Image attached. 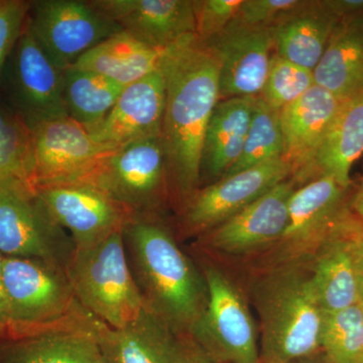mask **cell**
<instances>
[{
    "mask_svg": "<svg viewBox=\"0 0 363 363\" xmlns=\"http://www.w3.org/2000/svg\"><path fill=\"white\" fill-rule=\"evenodd\" d=\"M159 69L166 83L161 142L169 186L185 206L199 190L205 133L220 101L218 63L192 35L164 50Z\"/></svg>",
    "mask_w": 363,
    "mask_h": 363,
    "instance_id": "6da1fadb",
    "label": "cell"
},
{
    "mask_svg": "<svg viewBox=\"0 0 363 363\" xmlns=\"http://www.w3.org/2000/svg\"><path fill=\"white\" fill-rule=\"evenodd\" d=\"M131 272L145 308L173 330L194 339L206 312L202 272L155 215H135L123 228Z\"/></svg>",
    "mask_w": 363,
    "mask_h": 363,
    "instance_id": "7a4b0ae2",
    "label": "cell"
},
{
    "mask_svg": "<svg viewBox=\"0 0 363 363\" xmlns=\"http://www.w3.org/2000/svg\"><path fill=\"white\" fill-rule=\"evenodd\" d=\"M259 363H292L321 353L322 312L310 272L279 267L257 281Z\"/></svg>",
    "mask_w": 363,
    "mask_h": 363,
    "instance_id": "3957f363",
    "label": "cell"
},
{
    "mask_svg": "<svg viewBox=\"0 0 363 363\" xmlns=\"http://www.w3.org/2000/svg\"><path fill=\"white\" fill-rule=\"evenodd\" d=\"M2 281L13 324L11 340L52 332H94L98 319L78 302L64 267L2 257Z\"/></svg>",
    "mask_w": 363,
    "mask_h": 363,
    "instance_id": "277c9868",
    "label": "cell"
},
{
    "mask_svg": "<svg viewBox=\"0 0 363 363\" xmlns=\"http://www.w3.org/2000/svg\"><path fill=\"white\" fill-rule=\"evenodd\" d=\"M65 272L80 305L112 329L130 326L145 310L128 264L123 229L74 248Z\"/></svg>",
    "mask_w": 363,
    "mask_h": 363,
    "instance_id": "5b68a950",
    "label": "cell"
},
{
    "mask_svg": "<svg viewBox=\"0 0 363 363\" xmlns=\"http://www.w3.org/2000/svg\"><path fill=\"white\" fill-rule=\"evenodd\" d=\"M71 236L48 213L30 184L0 182V255L44 260L64 267L74 252Z\"/></svg>",
    "mask_w": 363,
    "mask_h": 363,
    "instance_id": "8992f818",
    "label": "cell"
},
{
    "mask_svg": "<svg viewBox=\"0 0 363 363\" xmlns=\"http://www.w3.org/2000/svg\"><path fill=\"white\" fill-rule=\"evenodd\" d=\"M202 274L208 303L194 340L215 363H259L257 329L240 291L216 267Z\"/></svg>",
    "mask_w": 363,
    "mask_h": 363,
    "instance_id": "52a82bcc",
    "label": "cell"
},
{
    "mask_svg": "<svg viewBox=\"0 0 363 363\" xmlns=\"http://www.w3.org/2000/svg\"><path fill=\"white\" fill-rule=\"evenodd\" d=\"M32 130L35 189L86 183L117 150L96 142L70 116L42 121Z\"/></svg>",
    "mask_w": 363,
    "mask_h": 363,
    "instance_id": "ba28073f",
    "label": "cell"
},
{
    "mask_svg": "<svg viewBox=\"0 0 363 363\" xmlns=\"http://www.w3.org/2000/svg\"><path fill=\"white\" fill-rule=\"evenodd\" d=\"M85 184L102 189L133 216L155 215L169 185L161 138L117 150Z\"/></svg>",
    "mask_w": 363,
    "mask_h": 363,
    "instance_id": "9c48e42d",
    "label": "cell"
},
{
    "mask_svg": "<svg viewBox=\"0 0 363 363\" xmlns=\"http://www.w3.org/2000/svg\"><path fill=\"white\" fill-rule=\"evenodd\" d=\"M28 23L40 47L63 71L93 47L123 30L89 1L78 0L33 1Z\"/></svg>",
    "mask_w": 363,
    "mask_h": 363,
    "instance_id": "30bf717a",
    "label": "cell"
},
{
    "mask_svg": "<svg viewBox=\"0 0 363 363\" xmlns=\"http://www.w3.org/2000/svg\"><path fill=\"white\" fill-rule=\"evenodd\" d=\"M292 174V166L279 157L199 189L184 206V233L193 235L212 230Z\"/></svg>",
    "mask_w": 363,
    "mask_h": 363,
    "instance_id": "8fae6325",
    "label": "cell"
},
{
    "mask_svg": "<svg viewBox=\"0 0 363 363\" xmlns=\"http://www.w3.org/2000/svg\"><path fill=\"white\" fill-rule=\"evenodd\" d=\"M93 335L109 363H215L194 339L173 330L147 308L123 329L98 320Z\"/></svg>",
    "mask_w": 363,
    "mask_h": 363,
    "instance_id": "7c38bea8",
    "label": "cell"
},
{
    "mask_svg": "<svg viewBox=\"0 0 363 363\" xmlns=\"http://www.w3.org/2000/svg\"><path fill=\"white\" fill-rule=\"evenodd\" d=\"M52 220L71 236L75 247H87L124 228L133 215L91 184L35 189Z\"/></svg>",
    "mask_w": 363,
    "mask_h": 363,
    "instance_id": "4fadbf2b",
    "label": "cell"
},
{
    "mask_svg": "<svg viewBox=\"0 0 363 363\" xmlns=\"http://www.w3.org/2000/svg\"><path fill=\"white\" fill-rule=\"evenodd\" d=\"M274 30L233 21L204 42L218 63L220 100L260 96L274 55Z\"/></svg>",
    "mask_w": 363,
    "mask_h": 363,
    "instance_id": "5bb4252c",
    "label": "cell"
},
{
    "mask_svg": "<svg viewBox=\"0 0 363 363\" xmlns=\"http://www.w3.org/2000/svg\"><path fill=\"white\" fill-rule=\"evenodd\" d=\"M13 85L16 111L30 126L69 116L64 101V71L33 37L28 18L14 48Z\"/></svg>",
    "mask_w": 363,
    "mask_h": 363,
    "instance_id": "9a60e30c",
    "label": "cell"
},
{
    "mask_svg": "<svg viewBox=\"0 0 363 363\" xmlns=\"http://www.w3.org/2000/svg\"><path fill=\"white\" fill-rule=\"evenodd\" d=\"M91 6L140 42L166 50L196 35L192 0H93Z\"/></svg>",
    "mask_w": 363,
    "mask_h": 363,
    "instance_id": "2e32d148",
    "label": "cell"
},
{
    "mask_svg": "<svg viewBox=\"0 0 363 363\" xmlns=\"http://www.w3.org/2000/svg\"><path fill=\"white\" fill-rule=\"evenodd\" d=\"M164 107L166 83L157 69L126 86L108 116L89 133L96 142L114 150L161 138Z\"/></svg>",
    "mask_w": 363,
    "mask_h": 363,
    "instance_id": "e0dca14e",
    "label": "cell"
},
{
    "mask_svg": "<svg viewBox=\"0 0 363 363\" xmlns=\"http://www.w3.org/2000/svg\"><path fill=\"white\" fill-rule=\"evenodd\" d=\"M347 191L329 175L318 176L294 191L289 201L288 226L281 240L286 250L295 255L316 250L350 215L345 206Z\"/></svg>",
    "mask_w": 363,
    "mask_h": 363,
    "instance_id": "ac0fdd59",
    "label": "cell"
},
{
    "mask_svg": "<svg viewBox=\"0 0 363 363\" xmlns=\"http://www.w3.org/2000/svg\"><path fill=\"white\" fill-rule=\"evenodd\" d=\"M286 180L250 206L205 233V242L218 252L242 253L281 241L289 221V201L295 191Z\"/></svg>",
    "mask_w": 363,
    "mask_h": 363,
    "instance_id": "d6986e66",
    "label": "cell"
},
{
    "mask_svg": "<svg viewBox=\"0 0 363 363\" xmlns=\"http://www.w3.org/2000/svg\"><path fill=\"white\" fill-rule=\"evenodd\" d=\"M343 102L330 91L314 84L279 112L284 159L292 166L298 179L306 178Z\"/></svg>",
    "mask_w": 363,
    "mask_h": 363,
    "instance_id": "ffe728a7",
    "label": "cell"
},
{
    "mask_svg": "<svg viewBox=\"0 0 363 363\" xmlns=\"http://www.w3.org/2000/svg\"><path fill=\"white\" fill-rule=\"evenodd\" d=\"M357 219L348 215L316 250L310 279L323 312H335L358 304L353 234Z\"/></svg>",
    "mask_w": 363,
    "mask_h": 363,
    "instance_id": "44dd1931",
    "label": "cell"
},
{
    "mask_svg": "<svg viewBox=\"0 0 363 363\" xmlns=\"http://www.w3.org/2000/svg\"><path fill=\"white\" fill-rule=\"evenodd\" d=\"M340 21L323 0L307 1L274 28L276 54L314 71Z\"/></svg>",
    "mask_w": 363,
    "mask_h": 363,
    "instance_id": "7402d4cb",
    "label": "cell"
},
{
    "mask_svg": "<svg viewBox=\"0 0 363 363\" xmlns=\"http://www.w3.org/2000/svg\"><path fill=\"white\" fill-rule=\"evenodd\" d=\"M313 73L342 101L363 91V13L340 21Z\"/></svg>",
    "mask_w": 363,
    "mask_h": 363,
    "instance_id": "603a6c76",
    "label": "cell"
},
{
    "mask_svg": "<svg viewBox=\"0 0 363 363\" xmlns=\"http://www.w3.org/2000/svg\"><path fill=\"white\" fill-rule=\"evenodd\" d=\"M164 51L121 30L86 52L71 67L126 87L157 71Z\"/></svg>",
    "mask_w": 363,
    "mask_h": 363,
    "instance_id": "cb8c5ba5",
    "label": "cell"
},
{
    "mask_svg": "<svg viewBox=\"0 0 363 363\" xmlns=\"http://www.w3.org/2000/svg\"><path fill=\"white\" fill-rule=\"evenodd\" d=\"M257 98H229L215 107L205 133L202 156V166L213 178L220 179L240 157Z\"/></svg>",
    "mask_w": 363,
    "mask_h": 363,
    "instance_id": "d4e9b609",
    "label": "cell"
},
{
    "mask_svg": "<svg viewBox=\"0 0 363 363\" xmlns=\"http://www.w3.org/2000/svg\"><path fill=\"white\" fill-rule=\"evenodd\" d=\"M362 154L363 91L343 102L306 178L329 175L350 189L351 168Z\"/></svg>",
    "mask_w": 363,
    "mask_h": 363,
    "instance_id": "484cf974",
    "label": "cell"
},
{
    "mask_svg": "<svg viewBox=\"0 0 363 363\" xmlns=\"http://www.w3.org/2000/svg\"><path fill=\"white\" fill-rule=\"evenodd\" d=\"M0 363H109L96 338L85 332H52L0 341Z\"/></svg>",
    "mask_w": 363,
    "mask_h": 363,
    "instance_id": "4316f807",
    "label": "cell"
},
{
    "mask_svg": "<svg viewBox=\"0 0 363 363\" xmlns=\"http://www.w3.org/2000/svg\"><path fill=\"white\" fill-rule=\"evenodd\" d=\"M123 86L93 72L69 67L64 71V101L68 116L86 130L97 128L113 108Z\"/></svg>",
    "mask_w": 363,
    "mask_h": 363,
    "instance_id": "83f0119b",
    "label": "cell"
},
{
    "mask_svg": "<svg viewBox=\"0 0 363 363\" xmlns=\"http://www.w3.org/2000/svg\"><path fill=\"white\" fill-rule=\"evenodd\" d=\"M32 126L16 109L0 104V182L16 179L33 186Z\"/></svg>",
    "mask_w": 363,
    "mask_h": 363,
    "instance_id": "f1b7e54d",
    "label": "cell"
},
{
    "mask_svg": "<svg viewBox=\"0 0 363 363\" xmlns=\"http://www.w3.org/2000/svg\"><path fill=\"white\" fill-rule=\"evenodd\" d=\"M320 343L322 357L327 363H362V306L355 304L339 311L323 312Z\"/></svg>",
    "mask_w": 363,
    "mask_h": 363,
    "instance_id": "f546056e",
    "label": "cell"
},
{
    "mask_svg": "<svg viewBox=\"0 0 363 363\" xmlns=\"http://www.w3.org/2000/svg\"><path fill=\"white\" fill-rule=\"evenodd\" d=\"M284 150L285 145L279 111L271 108L259 96L255 101L252 124L242 152L235 164L221 178L284 157Z\"/></svg>",
    "mask_w": 363,
    "mask_h": 363,
    "instance_id": "4dcf8cb0",
    "label": "cell"
},
{
    "mask_svg": "<svg viewBox=\"0 0 363 363\" xmlns=\"http://www.w3.org/2000/svg\"><path fill=\"white\" fill-rule=\"evenodd\" d=\"M314 84L313 71L286 61L274 52L259 97L271 108L281 112Z\"/></svg>",
    "mask_w": 363,
    "mask_h": 363,
    "instance_id": "1f68e13d",
    "label": "cell"
},
{
    "mask_svg": "<svg viewBox=\"0 0 363 363\" xmlns=\"http://www.w3.org/2000/svg\"><path fill=\"white\" fill-rule=\"evenodd\" d=\"M306 4L305 0H242L233 21L252 28H274Z\"/></svg>",
    "mask_w": 363,
    "mask_h": 363,
    "instance_id": "d6a6232c",
    "label": "cell"
},
{
    "mask_svg": "<svg viewBox=\"0 0 363 363\" xmlns=\"http://www.w3.org/2000/svg\"><path fill=\"white\" fill-rule=\"evenodd\" d=\"M242 0L194 1L196 35L202 42L213 39L235 18Z\"/></svg>",
    "mask_w": 363,
    "mask_h": 363,
    "instance_id": "836d02e7",
    "label": "cell"
},
{
    "mask_svg": "<svg viewBox=\"0 0 363 363\" xmlns=\"http://www.w3.org/2000/svg\"><path fill=\"white\" fill-rule=\"evenodd\" d=\"M30 6L32 2L23 0H0V74L18 44Z\"/></svg>",
    "mask_w": 363,
    "mask_h": 363,
    "instance_id": "e575fe53",
    "label": "cell"
},
{
    "mask_svg": "<svg viewBox=\"0 0 363 363\" xmlns=\"http://www.w3.org/2000/svg\"><path fill=\"white\" fill-rule=\"evenodd\" d=\"M362 223L357 220L353 234L352 248L354 257L355 272H357L358 304L363 309V235L362 233Z\"/></svg>",
    "mask_w": 363,
    "mask_h": 363,
    "instance_id": "d590c367",
    "label": "cell"
},
{
    "mask_svg": "<svg viewBox=\"0 0 363 363\" xmlns=\"http://www.w3.org/2000/svg\"><path fill=\"white\" fill-rule=\"evenodd\" d=\"M13 338V324L9 316V304L2 281V255H0V341Z\"/></svg>",
    "mask_w": 363,
    "mask_h": 363,
    "instance_id": "8d00e7d4",
    "label": "cell"
},
{
    "mask_svg": "<svg viewBox=\"0 0 363 363\" xmlns=\"http://www.w3.org/2000/svg\"><path fill=\"white\" fill-rule=\"evenodd\" d=\"M323 2L340 20L363 13V0H323Z\"/></svg>",
    "mask_w": 363,
    "mask_h": 363,
    "instance_id": "74e56055",
    "label": "cell"
},
{
    "mask_svg": "<svg viewBox=\"0 0 363 363\" xmlns=\"http://www.w3.org/2000/svg\"><path fill=\"white\" fill-rule=\"evenodd\" d=\"M350 208L355 218L363 224V177L357 192L351 200Z\"/></svg>",
    "mask_w": 363,
    "mask_h": 363,
    "instance_id": "f35d334b",
    "label": "cell"
},
{
    "mask_svg": "<svg viewBox=\"0 0 363 363\" xmlns=\"http://www.w3.org/2000/svg\"><path fill=\"white\" fill-rule=\"evenodd\" d=\"M292 363H327L325 362L324 358L322 357L321 353L320 354L316 355V357H313L310 358H304V359L297 360V362H294Z\"/></svg>",
    "mask_w": 363,
    "mask_h": 363,
    "instance_id": "ab89813d",
    "label": "cell"
},
{
    "mask_svg": "<svg viewBox=\"0 0 363 363\" xmlns=\"http://www.w3.org/2000/svg\"><path fill=\"white\" fill-rule=\"evenodd\" d=\"M362 235H363V224H362Z\"/></svg>",
    "mask_w": 363,
    "mask_h": 363,
    "instance_id": "60d3db41",
    "label": "cell"
},
{
    "mask_svg": "<svg viewBox=\"0 0 363 363\" xmlns=\"http://www.w3.org/2000/svg\"><path fill=\"white\" fill-rule=\"evenodd\" d=\"M362 363H363V362H362Z\"/></svg>",
    "mask_w": 363,
    "mask_h": 363,
    "instance_id": "b9f144b4",
    "label": "cell"
}]
</instances>
